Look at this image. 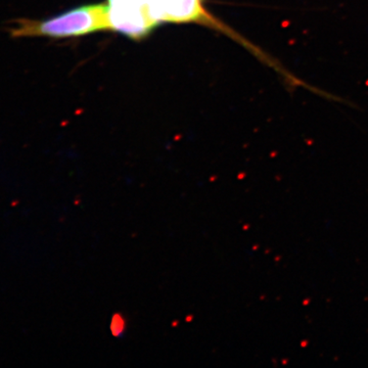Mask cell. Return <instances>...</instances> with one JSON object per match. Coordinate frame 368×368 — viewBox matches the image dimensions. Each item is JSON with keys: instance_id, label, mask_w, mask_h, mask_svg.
I'll use <instances>...</instances> for the list:
<instances>
[{"instance_id": "3", "label": "cell", "mask_w": 368, "mask_h": 368, "mask_svg": "<svg viewBox=\"0 0 368 368\" xmlns=\"http://www.w3.org/2000/svg\"><path fill=\"white\" fill-rule=\"evenodd\" d=\"M106 12L109 30L139 40L146 37L156 26L146 0H108Z\"/></svg>"}, {"instance_id": "2", "label": "cell", "mask_w": 368, "mask_h": 368, "mask_svg": "<svg viewBox=\"0 0 368 368\" xmlns=\"http://www.w3.org/2000/svg\"><path fill=\"white\" fill-rule=\"evenodd\" d=\"M146 1L152 18L160 25L162 23H196L210 27L214 30H218L232 38L240 45L244 46L246 49L254 54L261 62L275 71L281 79H286L289 77L290 72L283 67V65L280 64L279 60L269 55L263 49L253 44L246 38L240 36L238 33L230 29L228 26L223 25L220 21L206 12V9L200 4L202 0H146Z\"/></svg>"}, {"instance_id": "1", "label": "cell", "mask_w": 368, "mask_h": 368, "mask_svg": "<svg viewBox=\"0 0 368 368\" xmlns=\"http://www.w3.org/2000/svg\"><path fill=\"white\" fill-rule=\"evenodd\" d=\"M109 30L106 3L73 7L42 20L20 18L8 30L12 38L79 37Z\"/></svg>"}]
</instances>
